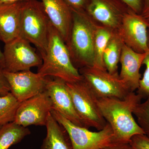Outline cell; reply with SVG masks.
Wrapping results in <instances>:
<instances>
[{
    "label": "cell",
    "mask_w": 149,
    "mask_h": 149,
    "mask_svg": "<svg viewBox=\"0 0 149 149\" xmlns=\"http://www.w3.org/2000/svg\"><path fill=\"white\" fill-rule=\"evenodd\" d=\"M142 99L135 92H130L123 99H97L99 109L111 127L115 142L130 143L133 136L145 134L133 116V111Z\"/></svg>",
    "instance_id": "cell-1"
},
{
    "label": "cell",
    "mask_w": 149,
    "mask_h": 149,
    "mask_svg": "<svg viewBox=\"0 0 149 149\" xmlns=\"http://www.w3.org/2000/svg\"><path fill=\"white\" fill-rule=\"evenodd\" d=\"M24 2L0 5V40L5 44L19 36Z\"/></svg>",
    "instance_id": "cell-16"
},
{
    "label": "cell",
    "mask_w": 149,
    "mask_h": 149,
    "mask_svg": "<svg viewBox=\"0 0 149 149\" xmlns=\"http://www.w3.org/2000/svg\"><path fill=\"white\" fill-rule=\"evenodd\" d=\"M131 10L141 14L143 9L142 0H122Z\"/></svg>",
    "instance_id": "cell-25"
},
{
    "label": "cell",
    "mask_w": 149,
    "mask_h": 149,
    "mask_svg": "<svg viewBox=\"0 0 149 149\" xmlns=\"http://www.w3.org/2000/svg\"><path fill=\"white\" fill-rule=\"evenodd\" d=\"M51 23L65 44L69 41L72 22V11L65 0H39Z\"/></svg>",
    "instance_id": "cell-14"
},
{
    "label": "cell",
    "mask_w": 149,
    "mask_h": 149,
    "mask_svg": "<svg viewBox=\"0 0 149 149\" xmlns=\"http://www.w3.org/2000/svg\"><path fill=\"white\" fill-rule=\"evenodd\" d=\"M72 10H85L88 0H65Z\"/></svg>",
    "instance_id": "cell-27"
},
{
    "label": "cell",
    "mask_w": 149,
    "mask_h": 149,
    "mask_svg": "<svg viewBox=\"0 0 149 149\" xmlns=\"http://www.w3.org/2000/svg\"><path fill=\"white\" fill-rule=\"evenodd\" d=\"M11 93L19 102L46 91L49 77H43L30 70L10 72L4 70Z\"/></svg>",
    "instance_id": "cell-12"
},
{
    "label": "cell",
    "mask_w": 149,
    "mask_h": 149,
    "mask_svg": "<svg viewBox=\"0 0 149 149\" xmlns=\"http://www.w3.org/2000/svg\"><path fill=\"white\" fill-rule=\"evenodd\" d=\"M5 64L3 54L1 50V48H0V67L4 70L5 68Z\"/></svg>",
    "instance_id": "cell-31"
},
{
    "label": "cell",
    "mask_w": 149,
    "mask_h": 149,
    "mask_svg": "<svg viewBox=\"0 0 149 149\" xmlns=\"http://www.w3.org/2000/svg\"><path fill=\"white\" fill-rule=\"evenodd\" d=\"M10 91V87L5 75L3 69L0 67V95L6 94Z\"/></svg>",
    "instance_id": "cell-26"
},
{
    "label": "cell",
    "mask_w": 149,
    "mask_h": 149,
    "mask_svg": "<svg viewBox=\"0 0 149 149\" xmlns=\"http://www.w3.org/2000/svg\"><path fill=\"white\" fill-rule=\"evenodd\" d=\"M31 133L27 127L14 122L9 123L0 127V149H8L20 143Z\"/></svg>",
    "instance_id": "cell-19"
},
{
    "label": "cell",
    "mask_w": 149,
    "mask_h": 149,
    "mask_svg": "<svg viewBox=\"0 0 149 149\" xmlns=\"http://www.w3.org/2000/svg\"><path fill=\"white\" fill-rule=\"evenodd\" d=\"M129 143L134 149H149V138L145 134L133 136Z\"/></svg>",
    "instance_id": "cell-24"
},
{
    "label": "cell",
    "mask_w": 149,
    "mask_h": 149,
    "mask_svg": "<svg viewBox=\"0 0 149 149\" xmlns=\"http://www.w3.org/2000/svg\"><path fill=\"white\" fill-rule=\"evenodd\" d=\"M31 45L20 36L6 43L3 52L5 64L4 70L17 72L39 67L42 63V58Z\"/></svg>",
    "instance_id": "cell-8"
},
{
    "label": "cell",
    "mask_w": 149,
    "mask_h": 149,
    "mask_svg": "<svg viewBox=\"0 0 149 149\" xmlns=\"http://www.w3.org/2000/svg\"><path fill=\"white\" fill-rule=\"evenodd\" d=\"M113 32L114 30L98 24L94 42L93 66L101 69H106L104 61V52Z\"/></svg>",
    "instance_id": "cell-20"
},
{
    "label": "cell",
    "mask_w": 149,
    "mask_h": 149,
    "mask_svg": "<svg viewBox=\"0 0 149 149\" xmlns=\"http://www.w3.org/2000/svg\"><path fill=\"white\" fill-rule=\"evenodd\" d=\"M101 149H134L129 143L113 142Z\"/></svg>",
    "instance_id": "cell-28"
},
{
    "label": "cell",
    "mask_w": 149,
    "mask_h": 149,
    "mask_svg": "<svg viewBox=\"0 0 149 149\" xmlns=\"http://www.w3.org/2000/svg\"><path fill=\"white\" fill-rule=\"evenodd\" d=\"M148 46L149 49V27L148 30Z\"/></svg>",
    "instance_id": "cell-32"
},
{
    "label": "cell",
    "mask_w": 149,
    "mask_h": 149,
    "mask_svg": "<svg viewBox=\"0 0 149 149\" xmlns=\"http://www.w3.org/2000/svg\"><path fill=\"white\" fill-rule=\"evenodd\" d=\"M19 103L10 92L0 95V125L14 122Z\"/></svg>",
    "instance_id": "cell-21"
},
{
    "label": "cell",
    "mask_w": 149,
    "mask_h": 149,
    "mask_svg": "<svg viewBox=\"0 0 149 149\" xmlns=\"http://www.w3.org/2000/svg\"><path fill=\"white\" fill-rule=\"evenodd\" d=\"M129 9L122 0H88L85 10L97 23L115 31Z\"/></svg>",
    "instance_id": "cell-11"
},
{
    "label": "cell",
    "mask_w": 149,
    "mask_h": 149,
    "mask_svg": "<svg viewBox=\"0 0 149 149\" xmlns=\"http://www.w3.org/2000/svg\"><path fill=\"white\" fill-rule=\"evenodd\" d=\"M79 71L83 80L97 99H123L131 92L119 74H111L106 69L88 66L80 68Z\"/></svg>",
    "instance_id": "cell-7"
},
{
    "label": "cell",
    "mask_w": 149,
    "mask_h": 149,
    "mask_svg": "<svg viewBox=\"0 0 149 149\" xmlns=\"http://www.w3.org/2000/svg\"><path fill=\"white\" fill-rule=\"evenodd\" d=\"M28 0H0V5L7 4L13 3L24 2Z\"/></svg>",
    "instance_id": "cell-30"
},
{
    "label": "cell",
    "mask_w": 149,
    "mask_h": 149,
    "mask_svg": "<svg viewBox=\"0 0 149 149\" xmlns=\"http://www.w3.org/2000/svg\"><path fill=\"white\" fill-rule=\"evenodd\" d=\"M51 113L66 130L72 149H101L115 142L113 132L108 123L102 130L92 131L75 125L54 110Z\"/></svg>",
    "instance_id": "cell-6"
},
{
    "label": "cell",
    "mask_w": 149,
    "mask_h": 149,
    "mask_svg": "<svg viewBox=\"0 0 149 149\" xmlns=\"http://www.w3.org/2000/svg\"><path fill=\"white\" fill-rule=\"evenodd\" d=\"M37 73L43 77H52L66 83H73L82 79L79 70L72 63L64 40L51 22L49 41L46 54Z\"/></svg>",
    "instance_id": "cell-2"
},
{
    "label": "cell",
    "mask_w": 149,
    "mask_h": 149,
    "mask_svg": "<svg viewBox=\"0 0 149 149\" xmlns=\"http://www.w3.org/2000/svg\"><path fill=\"white\" fill-rule=\"evenodd\" d=\"M147 52L139 53L123 44L120 59L119 77L131 92L138 90L141 78L140 69Z\"/></svg>",
    "instance_id": "cell-15"
},
{
    "label": "cell",
    "mask_w": 149,
    "mask_h": 149,
    "mask_svg": "<svg viewBox=\"0 0 149 149\" xmlns=\"http://www.w3.org/2000/svg\"><path fill=\"white\" fill-rule=\"evenodd\" d=\"M46 91L52 101L53 110L58 112L75 125L83 127L74 109L65 82L58 78L52 79L49 77Z\"/></svg>",
    "instance_id": "cell-13"
},
{
    "label": "cell",
    "mask_w": 149,
    "mask_h": 149,
    "mask_svg": "<svg viewBox=\"0 0 149 149\" xmlns=\"http://www.w3.org/2000/svg\"><path fill=\"white\" fill-rule=\"evenodd\" d=\"M142 1L143 9L141 15L149 23V0H142Z\"/></svg>",
    "instance_id": "cell-29"
},
{
    "label": "cell",
    "mask_w": 149,
    "mask_h": 149,
    "mask_svg": "<svg viewBox=\"0 0 149 149\" xmlns=\"http://www.w3.org/2000/svg\"><path fill=\"white\" fill-rule=\"evenodd\" d=\"M47 134L40 149H72L66 130L50 113L46 123Z\"/></svg>",
    "instance_id": "cell-17"
},
{
    "label": "cell",
    "mask_w": 149,
    "mask_h": 149,
    "mask_svg": "<svg viewBox=\"0 0 149 149\" xmlns=\"http://www.w3.org/2000/svg\"><path fill=\"white\" fill-rule=\"evenodd\" d=\"M66 85L83 127L102 130L107 123L99 109L97 98L83 78L75 83H66Z\"/></svg>",
    "instance_id": "cell-5"
},
{
    "label": "cell",
    "mask_w": 149,
    "mask_h": 149,
    "mask_svg": "<svg viewBox=\"0 0 149 149\" xmlns=\"http://www.w3.org/2000/svg\"><path fill=\"white\" fill-rule=\"evenodd\" d=\"M1 126H2V125H0V127H1Z\"/></svg>",
    "instance_id": "cell-33"
},
{
    "label": "cell",
    "mask_w": 149,
    "mask_h": 149,
    "mask_svg": "<svg viewBox=\"0 0 149 149\" xmlns=\"http://www.w3.org/2000/svg\"><path fill=\"white\" fill-rule=\"evenodd\" d=\"M136 121L149 138V98L139 104L133 111Z\"/></svg>",
    "instance_id": "cell-22"
},
{
    "label": "cell",
    "mask_w": 149,
    "mask_h": 149,
    "mask_svg": "<svg viewBox=\"0 0 149 149\" xmlns=\"http://www.w3.org/2000/svg\"><path fill=\"white\" fill-rule=\"evenodd\" d=\"M123 44L117 30L114 31L104 52V63L108 72L111 74H119L118 71Z\"/></svg>",
    "instance_id": "cell-18"
},
{
    "label": "cell",
    "mask_w": 149,
    "mask_h": 149,
    "mask_svg": "<svg viewBox=\"0 0 149 149\" xmlns=\"http://www.w3.org/2000/svg\"><path fill=\"white\" fill-rule=\"evenodd\" d=\"M50 22L40 1L23 2L19 36L34 45L42 58L47 49Z\"/></svg>",
    "instance_id": "cell-4"
},
{
    "label": "cell",
    "mask_w": 149,
    "mask_h": 149,
    "mask_svg": "<svg viewBox=\"0 0 149 149\" xmlns=\"http://www.w3.org/2000/svg\"><path fill=\"white\" fill-rule=\"evenodd\" d=\"M149 23L141 14L129 9L117 30L123 42L133 50L139 53H146L148 46Z\"/></svg>",
    "instance_id": "cell-9"
},
{
    "label": "cell",
    "mask_w": 149,
    "mask_h": 149,
    "mask_svg": "<svg viewBox=\"0 0 149 149\" xmlns=\"http://www.w3.org/2000/svg\"><path fill=\"white\" fill-rule=\"evenodd\" d=\"M52 109V101L45 91L20 102L14 122L24 127L46 126L48 116Z\"/></svg>",
    "instance_id": "cell-10"
},
{
    "label": "cell",
    "mask_w": 149,
    "mask_h": 149,
    "mask_svg": "<svg viewBox=\"0 0 149 149\" xmlns=\"http://www.w3.org/2000/svg\"><path fill=\"white\" fill-rule=\"evenodd\" d=\"M143 65L146 67L143 77H141L137 93L142 99L149 98V50L147 52Z\"/></svg>",
    "instance_id": "cell-23"
},
{
    "label": "cell",
    "mask_w": 149,
    "mask_h": 149,
    "mask_svg": "<svg viewBox=\"0 0 149 149\" xmlns=\"http://www.w3.org/2000/svg\"><path fill=\"white\" fill-rule=\"evenodd\" d=\"M72 22L66 44L72 63L79 70L93 66L94 42L97 23L85 10H72Z\"/></svg>",
    "instance_id": "cell-3"
}]
</instances>
